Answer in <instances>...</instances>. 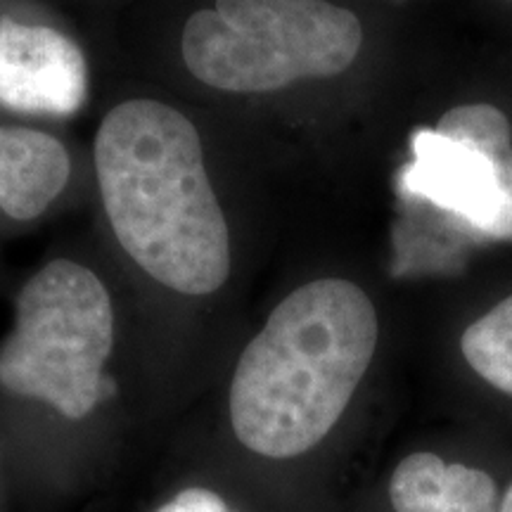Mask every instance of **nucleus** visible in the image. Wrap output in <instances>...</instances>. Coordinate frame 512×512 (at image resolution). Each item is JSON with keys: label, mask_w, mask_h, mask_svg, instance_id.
Returning <instances> with one entry per match:
<instances>
[{"label": "nucleus", "mask_w": 512, "mask_h": 512, "mask_svg": "<svg viewBox=\"0 0 512 512\" xmlns=\"http://www.w3.org/2000/svg\"><path fill=\"white\" fill-rule=\"evenodd\" d=\"M95 174L119 245L169 290L204 297L230 275V233L192 121L157 100L102 119Z\"/></svg>", "instance_id": "nucleus-1"}, {"label": "nucleus", "mask_w": 512, "mask_h": 512, "mask_svg": "<svg viewBox=\"0 0 512 512\" xmlns=\"http://www.w3.org/2000/svg\"><path fill=\"white\" fill-rule=\"evenodd\" d=\"M377 313L361 287L320 278L275 306L242 351L230 422L249 451L294 458L325 439L375 356Z\"/></svg>", "instance_id": "nucleus-2"}, {"label": "nucleus", "mask_w": 512, "mask_h": 512, "mask_svg": "<svg viewBox=\"0 0 512 512\" xmlns=\"http://www.w3.org/2000/svg\"><path fill=\"white\" fill-rule=\"evenodd\" d=\"M363 27L330 0H216L185 22L183 62L226 93H271L330 79L361 53Z\"/></svg>", "instance_id": "nucleus-3"}, {"label": "nucleus", "mask_w": 512, "mask_h": 512, "mask_svg": "<svg viewBox=\"0 0 512 512\" xmlns=\"http://www.w3.org/2000/svg\"><path fill=\"white\" fill-rule=\"evenodd\" d=\"M114 311L107 287L86 266L55 259L24 283L15 328L0 344V387L81 420L114 384L102 375L112 354Z\"/></svg>", "instance_id": "nucleus-4"}, {"label": "nucleus", "mask_w": 512, "mask_h": 512, "mask_svg": "<svg viewBox=\"0 0 512 512\" xmlns=\"http://www.w3.org/2000/svg\"><path fill=\"white\" fill-rule=\"evenodd\" d=\"M403 200L427 204L472 240L512 242V128L494 105H460L411 140L396 181Z\"/></svg>", "instance_id": "nucleus-5"}, {"label": "nucleus", "mask_w": 512, "mask_h": 512, "mask_svg": "<svg viewBox=\"0 0 512 512\" xmlns=\"http://www.w3.org/2000/svg\"><path fill=\"white\" fill-rule=\"evenodd\" d=\"M88 98V64L69 36L0 19V105L24 114L72 117Z\"/></svg>", "instance_id": "nucleus-6"}, {"label": "nucleus", "mask_w": 512, "mask_h": 512, "mask_svg": "<svg viewBox=\"0 0 512 512\" xmlns=\"http://www.w3.org/2000/svg\"><path fill=\"white\" fill-rule=\"evenodd\" d=\"M72 174L69 155L50 133L0 126V211L31 221L53 204Z\"/></svg>", "instance_id": "nucleus-7"}, {"label": "nucleus", "mask_w": 512, "mask_h": 512, "mask_svg": "<svg viewBox=\"0 0 512 512\" xmlns=\"http://www.w3.org/2000/svg\"><path fill=\"white\" fill-rule=\"evenodd\" d=\"M496 484L486 472L446 465L434 453L403 458L389 482L396 512H496Z\"/></svg>", "instance_id": "nucleus-8"}, {"label": "nucleus", "mask_w": 512, "mask_h": 512, "mask_svg": "<svg viewBox=\"0 0 512 512\" xmlns=\"http://www.w3.org/2000/svg\"><path fill=\"white\" fill-rule=\"evenodd\" d=\"M460 349L482 380L512 396V294L465 330Z\"/></svg>", "instance_id": "nucleus-9"}, {"label": "nucleus", "mask_w": 512, "mask_h": 512, "mask_svg": "<svg viewBox=\"0 0 512 512\" xmlns=\"http://www.w3.org/2000/svg\"><path fill=\"white\" fill-rule=\"evenodd\" d=\"M157 512H228L226 503L207 489H188L181 491L174 501L166 503Z\"/></svg>", "instance_id": "nucleus-10"}, {"label": "nucleus", "mask_w": 512, "mask_h": 512, "mask_svg": "<svg viewBox=\"0 0 512 512\" xmlns=\"http://www.w3.org/2000/svg\"><path fill=\"white\" fill-rule=\"evenodd\" d=\"M498 512H512V486L508 489V494H505L503 505H501V510H498Z\"/></svg>", "instance_id": "nucleus-11"}]
</instances>
